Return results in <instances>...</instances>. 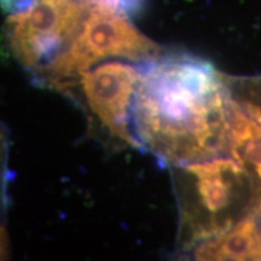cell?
<instances>
[{"mask_svg": "<svg viewBox=\"0 0 261 261\" xmlns=\"http://www.w3.org/2000/svg\"><path fill=\"white\" fill-rule=\"evenodd\" d=\"M90 9L86 0H35L6 19L10 52L24 69L38 74L70 44Z\"/></svg>", "mask_w": 261, "mask_h": 261, "instance_id": "obj_4", "label": "cell"}, {"mask_svg": "<svg viewBox=\"0 0 261 261\" xmlns=\"http://www.w3.org/2000/svg\"><path fill=\"white\" fill-rule=\"evenodd\" d=\"M132 126L140 148L171 166L227 156L230 97L224 74L188 54L142 68Z\"/></svg>", "mask_w": 261, "mask_h": 261, "instance_id": "obj_1", "label": "cell"}, {"mask_svg": "<svg viewBox=\"0 0 261 261\" xmlns=\"http://www.w3.org/2000/svg\"><path fill=\"white\" fill-rule=\"evenodd\" d=\"M142 69L122 62H107L80 75L90 112L113 138L142 149L133 133L132 109Z\"/></svg>", "mask_w": 261, "mask_h": 261, "instance_id": "obj_5", "label": "cell"}, {"mask_svg": "<svg viewBox=\"0 0 261 261\" xmlns=\"http://www.w3.org/2000/svg\"><path fill=\"white\" fill-rule=\"evenodd\" d=\"M196 260H261V217L254 213L194 248Z\"/></svg>", "mask_w": 261, "mask_h": 261, "instance_id": "obj_6", "label": "cell"}, {"mask_svg": "<svg viewBox=\"0 0 261 261\" xmlns=\"http://www.w3.org/2000/svg\"><path fill=\"white\" fill-rule=\"evenodd\" d=\"M227 156L240 162L261 184V125L238 109L231 99Z\"/></svg>", "mask_w": 261, "mask_h": 261, "instance_id": "obj_7", "label": "cell"}, {"mask_svg": "<svg viewBox=\"0 0 261 261\" xmlns=\"http://www.w3.org/2000/svg\"><path fill=\"white\" fill-rule=\"evenodd\" d=\"M224 79L231 102L261 125V75L228 76L224 74Z\"/></svg>", "mask_w": 261, "mask_h": 261, "instance_id": "obj_8", "label": "cell"}, {"mask_svg": "<svg viewBox=\"0 0 261 261\" xmlns=\"http://www.w3.org/2000/svg\"><path fill=\"white\" fill-rule=\"evenodd\" d=\"M259 214H260V215H261V212H259Z\"/></svg>", "mask_w": 261, "mask_h": 261, "instance_id": "obj_10", "label": "cell"}, {"mask_svg": "<svg viewBox=\"0 0 261 261\" xmlns=\"http://www.w3.org/2000/svg\"><path fill=\"white\" fill-rule=\"evenodd\" d=\"M172 168L181 249H194L261 211L260 181L231 156Z\"/></svg>", "mask_w": 261, "mask_h": 261, "instance_id": "obj_2", "label": "cell"}, {"mask_svg": "<svg viewBox=\"0 0 261 261\" xmlns=\"http://www.w3.org/2000/svg\"><path fill=\"white\" fill-rule=\"evenodd\" d=\"M160 51L161 47L142 34L128 16L93 6L65 50L35 75L45 85L63 90L74 76L98 62L113 57L149 62L160 57Z\"/></svg>", "mask_w": 261, "mask_h": 261, "instance_id": "obj_3", "label": "cell"}, {"mask_svg": "<svg viewBox=\"0 0 261 261\" xmlns=\"http://www.w3.org/2000/svg\"><path fill=\"white\" fill-rule=\"evenodd\" d=\"M35 0H2V5L4 11L11 14H17L31 8Z\"/></svg>", "mask_w": 261, "mask_h": 261, "instance_id": "obj_9", "label": "cell"}]
</instances>
